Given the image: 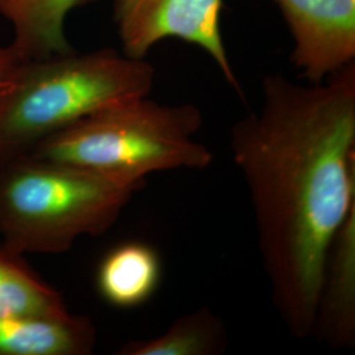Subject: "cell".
Instances as JSON below:
<instances>
[{"instance_id":"cell-4","label":"cell","mask_w":355,"mask_h":355,"mask_svg":"<svg viewBox=\"0 0 355 355\" xmlns=\"http://www.w3.org/2000/svg\"><path fill=\"white\" fill-rule=\"evenodd\" d=\"M203 120L192 103L136 98L86 116L40 142L28 155L145 183L149 174L204 170L214 162L211 150L195 141Z\"/></svg>"},{"instance_id":"cell-10","label":"cell","mask_w":355,"mask_h":355,"mask_svg":"<svg viewBox=\"0 0 355 355\" xmlns=\"http://www.w3.org/2000/svg\"><path fill=\"white\" fill-rule=\"evenodd\" d=\"M161 278L162 263L155 249L144 242L130 241L116 246L103 258L96 287L108 304L130 309L152 297Z\"/></svg>"},{"instance_id":"cell-8","label":"cell","mask_w":355,"mask_h":355,"mask_svg":"<svg viewBox=\"0 0 355 355\" xmlns=\"http://www.w3.org/2000/svg\"><path fill=\"white\" fill-rule=\"evenodd\" d=\"M96 328L89 318L0 315V355H89Z\"/></svg>"},{"instance_id":"cell-5","label":"cell","mask_w":355,"mask_h":355,"mask_svg":"<svg viewBox=\"0 0 355 355\" xmlns=\"http://www.w3.org/2000/svg\"><path fill=\"white\" fill-rule=\"evenodd\" d=\"M224 0H114V23L128 57L144 60L167 38L195 45L218 67L241 99L243 91L221 33Z\"/></svg>"},{"instance_id":"cell-3","label":"cell","mask_w":355,"mask_h":355,"mask_svg":"<svg viewBox=\"0 0 355 355\" xmlns=\"http://www.w3.org/2000/svg\"><path fill=\"white\" fill-rule=\"evenodd\" d=\"M145 183L24 155L0 166V236L13 253L61 254L114 227Z\"/></svg>"},{"instance_id":"cell-6","label":"cell","mask_w":355,"mask_h":355,"mask_svg":"<svg viewBox=\"0 0 355 355\" xmlns=\"http://www.w3.org/2000/svg\"><path fill=\"white\" fill-rule=\"evenodd\" d=\"M292 37V64L308 83L355 62V0H272Z\"/></svg>"},{"instance_id":"cell-12","label":"cell","mask_w":355,"mask_h":355,"mask_svg":"<svg viewBox=\"0 0 355 355\" xmlns=\"http://www.w3.org/2000/svg\"><path fill=\"white\" fill-rule=\"evenodd\" d=\"M64 297L28 266L23 255L0 248V315L62 316Z\"/></svg>"},{"instance_id":"cell-9","label":"cell","mask_w":355,"mask_h":355,"mask_svg":"<svg viewBox=\"0 0 355 355\" xmlns=\"http://www.w3.org/2000/svg\"><path fill=\"white\" fill-rule=\"evenodd\" d=\"M96 0H0V16L12 28V45L24 60L74 51L66 36L69 13Z\"/></svg>"},{"instance_id":"cell-13","label":"cell","mask_w":355,"mask_h":355,"mask_svg":"<svg viewBox=\"0 0 355 355\" xmlns=\"http://www.w3.org/2000/svg\"><path fill=\"white\" fill-rule=\"evenodd\" d=\"M26 60L15 51L12 45L0 46V104L12 85L20 64Z\"/></svg>"},{"instance_id":"cell-2","label":"cell","mask_w":355,"mask_h":355,"mask_svg":"<svg viewBox=\"0 0 355 355\" xmlns=\"http://www.w3.org/2000/svg\"><path fill=\"white\" fill-rule=\"evenodd\" d=\"M154 78L146 58L111 48L26 60L0 104V166L89 114L149 96Z\"/></svg>"},{"instance_id":"cell-7","label":"cell","mask_w":355,"mask_h":355,"mask_svg":"<svg viewBox=\"0 0 355 355\" xmlns=\"http://www.w3.org/2000/svg\"><path fill=\"white\" fill-rule=\"evenodd\" d=\"M331 347L355 341V208L336 233L318 291L313 333Z\"/></svg>"},{"instance_id":"cell-11","label":"cell","mask_w":355,"mask_h":355,"mask_svg":"<svg viewBox=\"0 0 355 355\" xmlns=\"http://www.w3.org/2000/svg\"><path fill=\"white\" fill-rule=\"evenodd\" d=\"M227 331L223 320L208 308L177 318L158 337L125 343L120 355H214L225 352Z\"/></svg>"},{"instance_id":"cell-1","label":"cell","mask_w":355,"mask_h":355,"mask_svg":"<svg viewBox=\"0 0 355 355\" xmlns=\"http://www.w3.org/2000/svg\"><path fill=\"white\" fill-rule=\"evenodd\" d=\"M258 111L230 129L253 207L271 299L293 337H311L330 245L355 208V62L321 83L262 80Z\"/></svg>"}]
</instances>
